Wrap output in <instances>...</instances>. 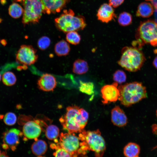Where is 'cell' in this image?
Instances as JSON below:
<instances>
[{
  "mask_svg": "<svg viewBox=\"0 0 157 157\" xmlns=\"http://www.w3.org/2000/svg\"><path fill=\"white\" fill-rule=\"evenodd\" d=\"M22 22L25 25L38 22L42 13L43 5L41 0H25Z\"/></svg>",
  "mask_w": 157,
  "mask_h": 157,
  "instance_id": "52a82bcc",
  "label": "cell"
},
{
  "mask_svg": "<svg viewBox=\"0 0 157 157\" xmlns=\"http://www.w3.org/2000/svg\"><path fill=\"white\" fill-rule=\"evenodd\" d=\"M137 157H139L138 156H137Z\"/></svg>",
  "mask_w": 157,
  "mask_h": 157,
  "instance_id": "b9f144b4",
  "label": "cell"
},
{
  "mask_svg": "<svg viewBox=\"0 0 157 157\" xmlns=\"http://www.w3.org/2000/svg\"><path fill=\"white\" fill-rule=\"evenodd\" d=\"M20 130L13 128L7 130L3 133L2 148L6 150L10 149L15 151L19 143V138L23 135Z\"/></svg>",
  "mask_w": 157,
  "mask_h": 157,
  "instance_id": "30bf717a",
  "label": "cell"
},
{
  "mask_svg": "<svg viewBox=\"0 0 157 157\" xmlns=\"http://www.w3.org/2000/svg\"><path fill=\"white\" fill-rule=\"evenodd\" d=\"M44 13L47 14L59 12L69 0H41Z\"/></svg>",
  "mask_w": 157,
  "mask_h": 157,
  "instance_id": "9a60e30c",
  "label": "cell"
},
{
  "mask_svg": "<svg viewBox=\"0 0 157 157\" xmlns=\"http://www.w3.org/2000/svg\"><path fill=\"white\" fill-rule=\"evenodd\" d=\"M66 39L68 43L76 45L80 43L81 37L77 31H73L67 33Z\"/></svg>",
  "mask_w": 157,
  "mask_h": 157,
  "instance_id": "484cf974",
  "label": "cell"
},
{
  "mask_svg": "<svg viewBox=\"0 0 157 157\" xmlns=\"http://www.w3.org/2000/svg\"><path fill=\"white\" fill-rule=\"evenodd\" d=\"M74 15L72 10H64L63 13L55 19L57 28L65 33L83 30L86 25L84 18Z\"/></svg>",
  "mask_w": 157,
  "mask_h": 157,
  "instance_id": "8992f818",
  "label": "cell"
},
{
  "mask_svg": "<svg viewBox=\"0 0 157 157\" xmlns=\"http://www.w3.org/2000/svg\"><path fill=\"white\" fill-rule=\"evenodd\" d=\"M0 157H9L6 151H3L0 155Z\"/></svg>",
  "mask_w": 157,
  "mask_h": 157,
  "instance_id": "e575fe53",
  "label": "cell"
},
{
  "mask_svg": "<svg viewBox=\"0 0 157 157\" xmlns=\"http://www.w3.org/2000/svg\"><path fill=\"white\" fill-rule=\"evenodd\" d=\"M37 157H44L41 156H38Z\"/></svg>",
  "mask_w": 157,
  "mask_h": 157,
  "instance_id": "f35d334b",
  "label": "cell"
},
{
  "mask_svg": "<svg viewBox=\"0 0 157 157\" xmlns=\"http://www.w3.org/2000/svg\"><path fill=\"white\" fill-rule=\"evenodd\" d=\"M79 157H87L84 156H80Z\"/></svg>",
  "mask_w": 157,
  "mask_h": 157,
  "instance_id": "8d00e7d4",
  "label": "cell"
},
{
  "mask_svg": "<svg viewBox=\"0 0 157 157\" xmlns=\"http://www.w3.org/2000/svg\"><path fill=\"white\" fill-rule=\"evenodd\" d=\"M140 151V146L136 143L129 142L124 147L123 152L126 157H137Z\"/></svg>",
  "mask_w": 157,
  "mask_h": 157,
  "instance_id": "ffe728a7",
  "label": "cell"
},
{
  "mask_svg": "<svg viewBox=\"0 0 157 157\" xmlns=\"http://www.w3.org/2000/svg\"><path fill=\"white\" fill-rule=\"evenodd\" d=\"M132 20V15L129 13L123 12L119 15L118 22L119 24L122 26H127L131 24Z\"/></svg>",
  "mask_w": 157,
  "mask_h": 157,
  "instance_id": "d4e9b609",
  "label": "cell"
},
{
  "mask_svg": "<svg viewBox=\"0 0 157 157\" xmlns=\"http://www.w3.org/2000/svg\"><path fill=\"white\" fill-rule=\"evenodd\" d=\"M88 117V113L84 109L74 105L67 107L66 113L59 121L68 132L80 133L87 124Z\"/></svg>",
  "mask_w": 157,
  "mask_h": 157,
  "instance_id": "6da1fadb",
  "label": "cell"
},
{
  "mask_svg": "<svg viewBox=\"0 0 157 157\" xmlns=\"http://www.w3.org/2000/svg\"><path fill=\"white\" fill-rule=\"evenodd\" d=\"M52 146L56 147V150L53 153L54 157H72L69 153L63 148L54 146Z\"/></svg>",
  "mask_w": 157,
  "mask_h": 157,
  "instance_id": "4dcf8cb0",
  "label": "cell"
},
{
  "mask_svg": "<svg viewBox=\"0 0 157 157\" xmlns=\"http://www.w3.org/2000/svg\"><path fill=\"white\" fill-rule=\"evenodd\" d=\"M79 90L89 95H92L94 92V85L92 82H83L80 81Z\"/></svg>",
  "mask_w": 157,
  "mask_h": 157,
  "instance_id": "cb8c5ba5",
  "label": "cell"
},
{
  "mask_svg": "<svg viewBox=\"0 0 157 157\" xmlns=\"http://www.w3.org/2000/svg\"><path fill=\"white\" fill-rule=\"evenodd\" d=\"M37 84L40 90L49 92L53 90L56 86L57 82L53 76L50 74L45 73L39 79Z\"/></svg>",
  "mask_w": 157,
  "mask_h": 157,
  "instance_id": "5bb4252c",
  "label": "cell"
},
{
  "mask_svg": "<svg viewBox=\"0 0 157 157\" xmlns=\"http://www.w3.org/2000/svg\"><path fill=\"white\" fill-rule=\"evenodd\" d=\"M39 120H30L27 122L24 125L23 134L26 138L35 140L39 136L41 133L42 128Z\"/></svg>",
  "mask_w": 157,
  "mask_h": 157,
  "instance_id": "8fae6325",
  "label": "cell"
},
{
  "mask_svg": "<svg viewBox=\"0 0 157 157\" xmlns=\"http://www.w3.org/2000/svg\"><path fill=\"white\" fill-rule=\"evenodd\" d=\"M54 50L58 56H62L67 55L70 50L69 44L65 40H61L55 45Z\"/></svg>",
  "mask_w": 157,
  "mask_h": 157,
  "instance_id": "d6986e66",
  "label": "cell"
},
{
  "mask_svg": "<svg viewBox=\"0 0 157 157\" xmlns=\"http://www.w3.org/2000/svg\"><path fill=\"white\" fill-rule=\"evenodd\" d=\"M118 100L126 107L129 106L147 97L146 87L140 82H133L119 85L118 87Z\"/></svg>",
  "mask_w": 157,
  "mask_h": 157,
  "instance_id": "7a4b0ae2",
  "label": "cell"
},
{
  "mask_svg": "<svg viewBox=\"0 0 157 157\" xmlns=\"http://www.w3.org/2000/svg\"><path fill=\"white\" fill-rule=\"evenodd\" d=\"M47 138L50 140H54L59 136V130L56 126L50 124L48 125L45 130Z\"/></svg>",
  "mask_w": 157,
  "mask_h": 157,
  "instance_id": "7402d4cb",
  "label": "cell"
},
{
  "mask_svg": "<svg viewBox=\"0 0 157 157\" xmlns=\"http://www.w3.org/2000/svg\"><path fill=\"white\" fill-rule=\"evenodd\" d=\"M2 80L3 84L7 86H12L15 84L17 78L15 74L12 72L4 73L2 76Z\"/></svg>",
  "mask_w": 157,
  "mask_h": 157,
  "instance_id": "4316f807",
  "label": "cell"
},
{
  "mask_svg": "<svg viewBox=\"0 0 157 157\" xmlns=\"http://www.w3.org/2000/svg\"><path fill=\"white\" fill-rule=\"evenodd\" d=\"M25 0H16L17 1L20 2H23Z\"/></svg>",
  "mask_w": 157,
  "mask_h": 157,
  "instance_id": "d590c367",
  "label": "cell"
},
{
  "mask_svg": "<svg viewBox=\"0 0 157 157\" xmlns=\"http://www.w3.org/2000/svg\"><path fill=\"white\" fill-rule=\"evenodd\" d=\"M24 10L18 3H13L9 6L8 13L10 15L14 18L19 17L23 13Z\"/></svg>",
  "mask_w": 157,
  "mask_h": 157,
  "instance_id": "603a6c76",
  "label": "cell"
},
{
  "mask_svg": "<svg viewBox=\"0 0 157 157\" xmlns=\"http://www.w3.org/2000/svg\"><path fill=\"white\" fill-rule=\"evenodd\" d=\"M88 70V65L85 60L78 59L74 62L72 68V71L74 73L78 74H82L86 73Z\"/></svg>",
  "mask_w": 157,
  "mask_h": 157,
  "instance_id": "44dd1931",
  "label": "cell"
},
{
  "mask_svg": "<svg viewBox=\"0 0 157 157\" xmlns=\"http://www.w3.org/2000/svg\"><path fill=\"white\" fill-rule=\"evenodd\" d=\"M1 150H0V154H1Z\"/></svg>",
  "mask_w": 157,
  "mask_h": 157,
  "instance_id": "60d3db41",
  "label": "cell"
},
{
  "mask_svg": "<svg viewBox=\"0 0 157 157\" xmlns=\"http://www.w3.org/2000/svg\"><path fill=\"white\" fill-rule=\"evenodd\" d=\"M121 56L118 64L125 70L135 72L140 69L146 58L140 49L134 47H125L121 50Z\"/></svg>",
  "mask_w": 157,
  "mask_h": 157,
  "instance_id": "3957f363",
  "label": "cell"
},
{
  "mask_svg": "<svg viewBox=\"0 0 157 157\" xmlns=\"http://www.w3.org/2000/svg\"><path fill=\"white\" fill-rule=\"evenodd\" d=\"M152 129L153 133L157 135V124H154L152 126ZM153 149H157V146L154 147Z\"/></svg>",
  "mask_w": 157,
  "mask_h": 157,
  "instance_id": "d6a6232c",
  "label": "cell"
},
{
  "mask_svg": "<svg viewBox=\"0 0 157 157\" xmlns=\"http://www.w3.org/2000/svg\"><path fill=\"white\" fill-rule=\"evenodd\" d=\"M37 51L32 46L23 44L16 54L17 63L27 66L34 64L38 60Z\"/></svg>",
  "mask_w": 157,
  "mask_h": 157,
  "instance_id": "9c48e42d",
  "label": "cell"
},
{
  "mask_svg": "<svg viewBox=\"0 0 157 157\" xmlns=\"http://www.w3.org/2000/svg\"><path fill=\"white\" fill-rule=\"evenodd\" d=\"M98 20L107 23L116 18L113 7L109 4L104 3L99 8L97 13Z\"/></svg>",
  "mask_w": 157,
  "mask_h": 157,
  "instance_id": "4fadbf2b",
  "label": "cell"
},
{
  "mask_svg": "<svg viewBox=\"0 0 157 157\" xmlns=\"http://www.w3.org/2000/svg\"><path fill=\"white\" fill-rule=\"evenodd\" d=\"M156 116H157V110L156 111Z\"/></svg>",
  "mask_w": 157,
  "mask_h": 157,
  "instance_id": "ab89813d",
  "label": "cell"
},
{
  "mask_svg": "<svg viewBox=\"0 0 157 157\" xmlns=\"http://www.w3.org/2000/svg\"><path fill=\"white\" fill-rule=\"evenodd\" d=\"M1 74H0V81H1Z\"/></svg>",
  "mask_w": 157,
  "mask_h": 157,
  "instance_id": "74e56055",
  "label": "cell"
},
{
  "mask_svg": "<svg viewBox=\"0 0 157 157\" xmlns=\"http://www.w3.org/2000/svg\"><path fill=\"white\" fill-rule=\"evenodd\" d=\"M75 133H61L60 135L59 142L54 146L61 148L69 153L72 157H77L84 152L82 149L81 141Z\"/></svg>",
  "mask_w": 157,
  "mask_h": 157,
  "instance_id": "ba28073f",
  "label": "cell"
},
{
  "mask_svg": "<svg viewBox=\"0 0 157 157\" xmlns=\"http://www.w3.org/2000/svg\"><path fill=\"white\" fill-rule=\"evenodd\" d=\"M31 149L34 154L40 156L44 154L46 152L47 146V143L44 140L37 139L32 144Z\"/></svg>",
  "mask_w": 157,
  "mask_h": 157,
  "instance_id": "ac0fdd59",
  "label": "cell"
},
{
  "mask_svg": "<svg viewBox=\"0 0 157 157\" xmlns=\"http://www.w3.org/2000/svg\"><path fill=\"white\" fill-rule=\"evenodd\" d=\"M152 64L153 66L157 69V56H156L153 60Z\"/></svg>",
  "mask_w": 157,
  "mask_h": 157,
  "instance_id": "836d02e7",
  "label": "cell"
},
{
  "mask_svg": "<svg viewBox=\"0 0 157 157\" xmlns=\"http://www.w3.org/2000/svg\"><path fill=\"white\" fill-rule=\"evenodd\" d=\"M124 0H108L109 4L113 8H116L124 2Z\"/></svg>",
  "mask_w": 157,
  "mask_h": 157,
  "instance_id": "1f68e13d",
  "label": "cell"
},
{
  "mask_svg": "<svg viewBox=\"0 0 157 157\" xmlns=\"http://www.w3.org/2000/svg\"><path fill=\"white\" fill-rule=\"evenodd\" d=\"M113 80L118 84H121L125 82L126 79V76L123 70H118L114 73L113 76Z\"/></svg>",
  "mask_w": 157,
  "mask_h": 157,
  "instance_id": "f1b7e54d",
  "label": "cell"
},
{
  "mask_svg": "<svg viewBox=\"0 0 157 157\" xmlns=\"http://www.w3.org/2000/svg\"><path fill=\"white\" fill-rule=\"evenodd\" d=\"M136 41L133 42V47L141 48L144 44L157 46V22L151 19L141 22L136 31Z\"/></svg>",
  "mask_w": 157,
  "mask_h": 157,
  "instance_id": "277c9868",
  "label": "cell"
},
{
  "mask_svg": "<svg viewBox=\"0 0 157 157\" xmlns=\"http://www.w3.org/2000/svg\"><path fill=\"white\" fill-rule=\"evenodd\" d=\"M79 138L81 145L87 150L94 152L96 157H102L106 149V144L99 129L93 131L83 129L79 133Z\"/></svg>",
  "mask_w": 157,
  "mask_h": 157,
  "instance_id": "5b68a950",
  "label": "cell"
},
{
  "mask_svg": "<svg viewBox=\"0 0 157 157\" xmlns=\"http://www.w3.org/2000/svg\"><path fill=\"white\" fill-rule=\"evenodd\" d=\"M154 9L153 5L147 2H143L138 6L136 12L137 17L148 18L153 14Z\"/></svg>",
  "mask_w": 157,
  "mask_h": 157,
  "instance_id": "e0dca14e",
  "label": "cell"
},
{
  "mask_svg": "<svg viewBox=\"0 0 157 157\" xmlns=\"http://www.w3.org/2000/svg\"><path fill=\"white\" fill-rule=\"evenodd\" d=\"M118 84L115 82L112 84L106 85L102 87L101 92L104 103L115 102L118 99L119 93L117 87Z\"/></svg>",
  "mask_w": 157,
  "mask_h": 157,
  "instance_id": "7c38bea8",
  "label": "cell"
},
{
  "mask_svg": "<svg viewBox=\"0 0 157 157\" xmlns=\"http://www.w3.org/2000/svg\"><path fill=\"white\" fill-rule=\"evenodd\" d=\"M51 42V40L49 37L45 36H43L38 40L37 46L40 50H44L49 46Z\"/></svg>",
  "mask_w": 157,
  "mask_h": 157,
  "instance_id": "83f0119b",
  "label": "cell"
},
{
  "mask_svg": "<svg viewBox=\"0 0 157 157\" xmlns=\"http://www.w3.org/2000/svg\"><path fill=\"white\" fill-rule=\"evenodd\" d=\"M17 119L15 114L14 113L9 112L6 113L4 116L3 121L6 125L12 126L16 123Z\"/></svg>",
  "mask_w": 157,
  "mask_h": 157,
  "instance_id": "f546056e",
  "label": "cell"
},
{
  "mask_svg": "<svg viewBox=\"0 0 157 157\" xmlns=\"http://www.w3.org/2000/svg\"><path fill=\"white\" fill-rule=\"evenodd\" d=\"M111 119L113 124L119 127L125 126L127 118L124 111L118 106H116L111 110Z\"/></svg>",
  "mask_w": 157,
  "mask_h": 157,
  "instance_id": "2e32d148",
  "label": "cell"
}]
</instances>
